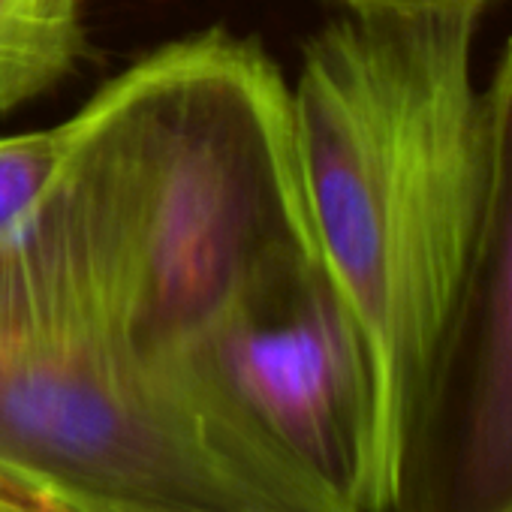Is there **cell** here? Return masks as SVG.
<instances>
[{
	"label": "cell",
	"instance_id": "obj_6",
	"mask_svg": "<svg viewBox=\"0 0 512 512\" xmlns=\"http://www.w3.org/2000/svg\"><path fill=\"white\" fill-rule=\"evenodd\" d=\"M82 55V0H0V115L58 88Z\"/></svg>",
	"mask_w": 512,
	"mask_h": 512
},
{
	"label": "cell",
	"instance_id": "obj_7",
	"mask_svg": "<svg viewBox=\"0 0 512 512\" xmlns=\"http://www.w3.org/2000/svg\"><path fill=\"white\" fill-rule=\"evenodd\" d=\"M0 512H235V509L115 494L0 446Z\"/></svg>",
	"mask_w": 512,
	"mask_h": 512
},
{
	"label": "cell",
	"instance_id": "obj_1",
	"mask_svg": "<svg viewBox=\"0 0 512 512\" xmlns=\"http://www.w3.org/2000/svg\"><path fill=\"white\" fill-rule=\"evenodd\" d=\"M476 22L347 13L308 43L290 88L317 247L374 380L365 512H386L398 428L479 223L488 106L473 82Z\"/></svg>",
	"mask_w": 512,
	"mask_h": 512
},
{
	"label": "cell",
	"instance_id": "obj_9",
	"mask_svg": "<svg viewBox=\"0 0 512 512\" xmlns=\"http://www.w3.org/2000/svg\"><path fill=\"white\" fill-rule=\"evenodd\" d=\"M347 13L362 16H479L491 0H338Z\"/></svg>",
	"mask_w": 512,
	"mask_h": 512
},
{
	"label": "cell",
	"instance_id": "obj_2",
	"mask_svg": "<svg viewBox=\"0 0 512 512\" xmlns=\"http://www.w3.org/2000/svg\"><path fill=\"white\" fill-rule=\"evenodd\" d=\"M64 178L151 359L184 353L247 296L320 260L293 91L260 46L226 31L106 82L73 115Z\"/></svg>",
	"mask_w": 512,
	"mask_h": 512
},
{
	"label": "cell",
	"instance_id": "obj_3",
	"mask_svg": "<svg viewBox=\"0 0 512 512\" xmlns=\"http://www.w3.org/2000/svg\"><path fill=\"white\" fill-rule=\"evenodd\" d=\"M0 446L88 485L235 512H362L190 356L151 359L64 166L0 244Z\"/></svg>",
	"mask_w": 512,
	"mask_h": 512
},
{
	"label": "cell",
	"instance_id": "obj_4",
	"mask_svg": "<svg viewBox=\"0 0 512 512\" xmlns=\"http://www.w3.org/2000/svg\"><path fill=\"white\" fill-rule=\"evenodd\" d=\"M485 106L479 223L398 428L386 512H512V37Z\"/></svg>",
	"mask_w": 512,
	"mask_h": 512
},
{
	"label": "cell",
	"instance_id": "obj_5",
	"mask_svg": "<svg viewBox=\"0 0 512 512\" xmlns=\"http://www.w3.org/2000/svg\"><path fill=\"white\" fill-rule=\"evenodd\" d=\"M187 350L256 425L365 512L374 380L323 256L247 296Z\"/></svg>",
	"mask_w": 512,
	"mask_h": 512
},
{
	"label": "cell",
	"instance_id": "obj_8",
	"mask_svg": "<svg viewBox=\"0 0 512 512\" xmlns=\"http://www.w3.org/2000/svg\"><path fill=\"white\" fill-rule=\"evenodd\" d=\"M73 148V118L0 139V244H7L52 190Z\"/></svg>",
	"mask_w": 512,
	"mask_h": 512
}]
</instances>
